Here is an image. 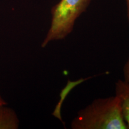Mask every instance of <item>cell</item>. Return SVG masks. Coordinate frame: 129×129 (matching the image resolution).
I'll use <instances>...</instances> for the list:
<instances>
[{"instance_id": "3957f363", "label": "cell", "mask_w": 129, "mask_h": 129, "mask_svg": "<svg viewBox=\"0 0 129 129\" xmlns=\"http://www.w3.org/2000/svg\"><path fill=\"white\" fill-rule=\"evenodd\" d=\"M115 96L120 100L124 120L129 129V85L118 80L115 83Z\"/></svg>"}, {"instance_id": "7a4b0ae2", "label": "cell", "mask_w": 129, "mask_h": 129, "mask_svg": "<svg viewBox=\"0 0 129 129\" xmlns=\"http://www.w3.org/2000/svg\"><path fill=\"white\" fill-rule=\"evenodd\" d=\"M90 2L91 0H60L53 6L50 27L42 42L41 47L68 36L74 29L77 19L86 11Z\"/></svg>"}, {"instance_id": "8992f818", "label": "cell", "mask_w": 129, "mask_h": 129, "mask_svg": "<svg viewBox=\"0 0 129 129\" xmlns=\"http://www.w3.org/2000/svg\"><path fill=\"white\" fill-rule=\"evenodd\" d=\"M3 105H7V103H6V102L3 99L1 94H0V106Z\"/></svg>"}, {"instance_id": "52a82bcc", "label": "cell", "mask_w": 129, "mask_h": 129, "mask_svg": "<svg viewBox=\"0 0 129 129\" xmlns=\"http://www.w3.org/2000/svg\"><path fill=\"white\" fill-rule=\"evenodd\" d=\"M127 4V17L129 22V0H125Z\"/></svg>"}, {"instance_id": "5b68a950", "label": "cell", "mask_w": 129, "mask_h": 129, "mask_svg": "<svg viewBox=\"0 0 129 129\" xmlns=\"http://www.w3.org/2000/svg\"><path fill=\"white\" fill-rule=\"evenodd\" d=\"M124 77V81L129 85V57L125 63L123 69Z\"/></svg>"}, {"instance_id": "277c9868", "label": "cell", "mask_w": 129, "mask_h": 129, "mask_svg": "<svg viewBox=\"0 0 129 129\" xmlns=\"http://www.w3.org/2000/svg\"><path fill=\"white\" fill-rule=\"evenodd\" d=\"M0 106V129H17L19 127V120L13 109L6 106Z\"/></svg>"}, {"instance_id": "6da1fadb", "label": "cell", "mask_w": 129, "mask_h": 129, "mask_svg": "<svg viewBox=\"0 0 129 129\" xmlns=\"http://www.w3.org/2000/svg\"><path fill=\"white\" fill-rule=\"evenodd\" d=\"M72 129H128L116 96L98 98L81 109L72 121Z\"/></svg>"}]
</instances>
